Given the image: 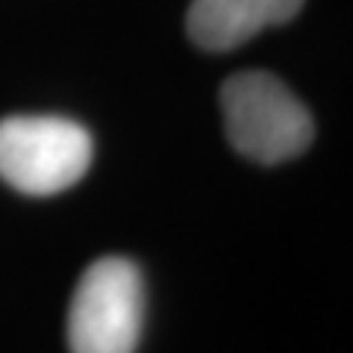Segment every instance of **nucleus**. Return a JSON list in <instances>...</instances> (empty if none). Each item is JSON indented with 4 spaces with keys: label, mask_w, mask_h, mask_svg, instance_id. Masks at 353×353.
I'll list each match as a JSON object with an SVG mask.
<instances>
[{
    "label": "nucleus",
    "mask_w": 353,
    "mask_h": 353,
    "mask_svg": "<svg viewBox=\"0 0 353 353\" xmlns=\"http://www.w3.org/2000/svg\"><path fill=\"white\" fill-rule=\"evenodd\" d=\"M145 324V280L124 256L83 271L68 309L71 353H136Z\"/></svg>",
    "instance_id": "3"
},
{
    "label": "nucleus",
    "mask_w": 353,
    "mask_h": 353,
    "mask_svg": "<svg viewBox=\"0 0 353 353\" xmlns=\"http://www.w3.org/2000/svg\"><path fill=\"white\" fill-rule=\"evenodd\" d=\"M301 6L303 0H192L185 30L197 48L224 53L262 30L292 21Z\"/></svg>",
    "instance_id": "4"
},
{
    "label": "nucleus",
    "mask_w": 353,
    "mask_h": 353,
    "mask_svg": "<svg viewBox=\"0 0 353 353\" xmlns=\"http://www.w3.org/2000/svg\"><path fill=\"white\" fill-rule=\"evenodd\" d=\"M94 157L83 124L62 115H12L0 121V180L30 197H50L85 176Z\"/></svg>",
    "instance_id": "2"
},
{
    "label": "nucleus",
    "mask_w": 353,
    "mask_h": 353,
    "mask_svg": "<svg viewBox=\"0 0 353 353\" xmlns=\"http://www.w3.org/2000/svg\"><path fill=\"white\" fill-rule=\"evenodd\" d=\"M221 112L230 145L262 165L301 157L315 136L312 115L301 97L268 71L230 77L221 85Z\"/></svg>",
    "instance_id": "1"
}]
</instances>
